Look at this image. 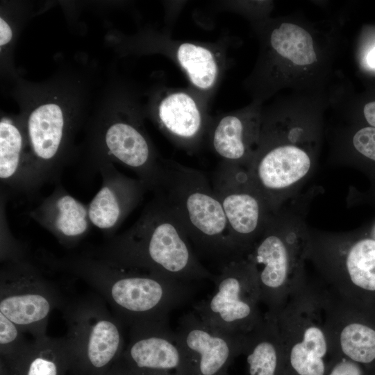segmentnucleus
I'll return each mask as SVG.
<instances>
[{
    "mask_svg": "<svg viewBox=\"0 0 375 375\" xmlns=\"http://www.w3.org/2000/svg\"><path fill=\"white\" fill-rule=\"evenodd\" d=\"M254 174L258 183L267 190L285 188L308 172L310 158L301 147L294 144L266 145L259 142Z\"/></svg>",
    "mask_w": 375,
    "mask_h": 375,
    "instance_id": "6ab92c4d",
    "label": "nucleus"
},
{
    "mask_svg": "<svg viewBox=\"0 0 375 375\" xmlns=\"http://www.w3.org/2000/svg\"><path fill=\"white\" fill-rule=\"evenodd\" d=\"M214 290L197 302L193 312L222 331L247 335L262 320L260 291L254 268L247 258L224 265L213 278Z\"/></svg>",
    "mask_w": 375,
    "mask_h": 375,
    "instance_id": "0eeeda50",
    "label": "nucleus"
},
{
    "mask_svg": "<svg viewBox=\"0 0 375 375\" xmlns=\"http://www.w3.org/2000/svg\"><path fill=\"white\" fill-rule=\"evenodd\" d=\"M96 253L122 265L193 284L213 275L199 260L182 224L155 194L137 221Z\"/></svg>",
    "mask_w": 375,
    "mask_h": 375,
    "instance_id": "7ed1b4c3",
    "label": "nucleus"
},
{
    "mask_svg": "<svg viewBox=\"0 0 375 375\" xmlns=\"http://www.w3.org/2000/svg\"><path fill=\"white\" fill-rule=\"evenodd\" d=\"M367 62L371 67L375 68V47L373 48L368 53L367 56Z\"/></svg>",
    "mask_w": 375,
    "mask_h": 375,
    "instance_id": "7c9ffc66",
    "label": "nucleus"
},
{
    "mask_svg": "<svg viewBox=\"0 0 375 375\" xmlns=\"http://www.w3.org/2000/svg\"><path fill=\"white\" fill-rule=\"evenodd\" d=\"M338 38L333 28H321L297 17L270 22L250 77L255 101L262 103L285 88L297 92H323L331 75Z\"/></svg>",
    "mask_w": 375,
    "mask_h": 375,
    "instance_id": "f257e3e1",
    "label": "nucleus"
},
{
    "mask_svg": "<svg viewBox=\"0 0 375 375\" xmlns=\"http://www.w3.org/2000/svg\"><path fill=\"white\" fill-rule=\"evenodd\" d=\"M12 33L10 27L2 18L0 19V45L8 43L11 40Z\"/></svg>",
    "mask_w": 375,
    "mask_h": 375,
    "instance_id": "c85d7f7f",
    "label": "nucleus"
},
{
    "mask_svg": "<svg viewBox=\"0 0 375 375\" xmlns=\"http://www.w3.org/2000/svg\"><path fill=\"white\" fill-rule=\"evenodd\" d=\"M1 365L3 375H65L72 369V358L65 337L47 335L33 338L15 360Z\"/></svg>",
    "mask_w": 375,
    "mask_h": 375,
    "instance_id": "aec40b11",
    "label": "nucleus"
},
{
    "mask_svg": "<svg viewBox=\"0 0 375 375\" xmlns=\"http://www.w3.org/2000/svg\"><path fill=\"white\" fill-rule=\"evenodd\" d=\"M269 314L276 325L287 375H326L333 356L325 324L324 287L305 281L278 312Z\"/></svg>",
    "mask_w": 375,
    "mask_h": 375,
    "instance_id": "39448f33",
    "label": "nucleus"
},
{
    "mask_svg": "<svg viewBox=\"0 0 375 375\" xmlns=\"http://www.w3.org/2000/svg\"><path fill=\"white\" fill-rule=\"evenodd\" d=\"M24 140L19 129L8 121L0 123L1 183L13 192L35 194L31 160L24 153Z\"/></svg>",
    "mask_w": 375,
    "mask_h": 375,
    "instance_id": "4be33fe9",
    "label": "nucleus"
},
{
    "mask_svg": "<svg viewBox=\"0 0 375 375\" xmlns=\"http://www.w3.org/2000/svg\"><path fill=\"white\" fill-rule=\"evenodd\" d=\"M326 375H368L358 364L345 358L333 356Z\"/></svg>",
    "mask_w": 375,
    "mask_h": 375,
    "instance_id": "bb28decb",
    "label": "nucleus"
},
{
    "mask_svg": "<svg viewBox=\"0 0 375 375\" xmlns=\"http://www.w3.org/2000/svg\"><path fill=\"white\" fill-rule=\"evenodd\" d=\"M176 60L194 86L206 90L214 85L218 75V66L209 49L183 42L177 48Z\"/></svg>",
    "mask_w": 375,
    "mask_h": 375,
    "instance_id": "b1692460",
    "label": "nucleus"
},
{
    "mask_svg": "<svg viewBox=\"0 0 375 375\" xmlns=\"http://www.w3.org/2000/svg\"><path fill=\"white\" fill-rule=\"evenodd\" d=\"M60 304L57 290L27 256L1 262L0 312L24 332L47 335L50 315Z\"/></svg>",
    "mask_w": 375,
    "mask_h": 375,
    "instance_id": "6e6552de",
    "label": "nucleus"
},
{
    "mask_svg": "<svg viewBox=\"0 0 375 375\" xmlns=\"http://www.w3.org/2000/svg\"><path fill=\"white\" fill-rule=\"evenodd\" d=\"M352 142L357 151L375 161V127L360 128L354 134Z\"/></svg>",
    "mask_w": 375,
    "mask_h": 375,
    "instance_id": "a878e982",
    "label": "nucleus"
},
{
    "mask_svg": "<svg viewBox=\"0 0 375 375\" xmlns=\"http://www.w3.org/2000/svg\"><path fill=\"white\" fill-rule=\"evenodd\" d=\"M281 236L270 233L254 243L246 255L257 278L260 301L274 314L306 281L296 261V251Z\"/></svg>",
    "mask_w": 375,
    "mask_h": 375,
    "instance_id": "9b49d317",
    "label": "nucleus"
},
{
    "mask_svg": "<svg viewBox=\"0 0 375 375\" xmlns=\"http://www.w3.org/2000/svg\"><path fill=\"white\" fill-rule=\"evenodd\" d=\"M363 116L367 122L375 127V100L366 103L362 108Z\"/></svg>",
    "mask_w": 375,
    "mask_h": 375,
    "instance_id": "cd10ccee",
    "label": "nucleus"
},
{
    "mask_svg": "<svg viewBox=\"0 0 375 375\" xmlns=\"http://www.w3.org/2000/svg\"><path fill=\"white\" fill-rule=\"evenodd\" d=\"M154 193L178 217L197 255L215 262L219 269L242 257L233 241L222 204L200 171L164 159L162 180Z\"/></svg>",
    "mask_w": 375,
    "mask_h": 375,
    "instance_id": "20e7f679",
    "label": "nucleus"
},
{
    "mask_svg": "<svg viewBox=\"0 0 375 375\" xmlns=\"http://www.w3.org/2000/svg\"><path fill=\"white\" fill-rule=\"evenodd\" d=\"M64 319L71 371L77 375H104L125 349L122 323L108 311L103 299L96 295L67 305Z\"/></svg>",
    "mask_w": 375,
    "mask_h": 375,
    "instance_id": "423d86ee",
    "label": "nucleus"
},
{
    "mask_svg": "<svg viewBox=\"0 0 375 375\" xmlns=\"http://www.w3.org/2000/svg\"><path fill=\"white\" fill-rule=\"evenodd\" d=\"M183 353L187 375H224L243 354L247 335L218 330L193 311L183 315L175 331Z\"/></svg>",
    "mask_w": 375,
    "mask_h": 375,
    "instance_id": "9d476101",
    "label": "nucleus"
},
{
    "mask_svg": "<svg viewBox=\"0 0 375 375\" xmlns=\"http://www.w3.org/2000/svg\"><path fill=\"white\" fill-rule=\"evenodd\" d=\"M245 179L240 165L222 161L212 182L241 256H246L252 247L261 218L260 203L255 194L243 188Z\"/></svg>",
    "mask_w": 375,
    "mask_h": 375,
    "instance_id": "ddd939ff",
    "label": "nucleus"
},
{
    "mask_svg": "<svg viewBox=\"0 0 375 375\" xmlns=\"http://www.w3.org/2000/svg\"><path fill=\"white\" fill-rule=\"evenodd\" d=\"M325 324L332 356L360 365L375 375V320L370 306L349 301L324 288Z\"/></svg>",
    "mask_w": 375,
    "mask_h": 375,
    "instance_id": "1a4fd4ad",
    "label": "nucleus"
},
{
    "mask_svg": "<svg viewBox=\"0 0 375 375\" xmlns=\"http://www.w3.org/2000/svg\"><path fill=\"white\" fill-rule=\"evenodd\" d=\"M119 360L135 375H187L183 353L169 322L131 327Z\"/></svg>",
    "mask_w": 375,
    "mask_h": 375,
    "instance_id": "f8f14e48",
    "label": "nucleus"
},
{
    "mask_svg": "<svg viewBox=\"0 0 375 375\" xmlns=\"http://www.w3.org/2000/svg\"><path fill=\"white\" fill-rule=\"evenodd\" d=\"M158 118L169 138L187 150L198 145L206 128L196 101L184 92H171L161 101Z\"/></svg>",
    "mask_w": 375,
    "mask_h": 375,
    "instance_id": "412c9836",
    "label": "nucleus"
},
{
    "mask_svg": "<svg viewBox=\"0 0 375 375\" xmlns=\"http://www.w3.org/2000/svg\"><path fill=\"white\" fill-rule=\"evenodd\" d=\"M224 375H228V374H224Z\"/></svg>",
    "mask_w": 375,
    "mask_h": 375,
    "instance_id": "2f4dec72",
    "label": "nucleus"
},
{
    "mask_svg": "<svg viewBox=\"0 0 375 375\" xmlns=\"http://www.w3.org/2000/svg\"><path fill=\"white\" fill-rule=\"evenodd\" d=\"M242 355L246 358V375H287L276 325L268 312L247 335Z\"/></svg>",
    "mask_w": 375,
    "mask_h": 375,
    "instance_id": "5701e85b",
    "label": "nucleus"
},
{
    "mask_svg": "<svg viewBox=\"0 0 375 375\" xmlns=\"http://www.w3.org/2000/svg\"><path fill=\"white\" fill-rule=\"evenodd\" d=\"M104 375H135L120 360L117 362Z\"/></svg>",
    "mask_w": 375,
    "mask_h": 375,
    "instance_id": "c756f323",
    "label": "nucleus"
},
{
    "mask_svg": "<svg viewBox=\"0 0 375 375\" xmlns=\"http://www.w3.org/2000/svg\"><path fill=\"white\" fill-rule=\"evenodd\" d=\"M28 215L67 248L79 243L91 226L88 206L71 195L60 181Z\"/></svg>",
    "mask_w": 375,
    "mask_h": 375,
    "instance_id": "a211bd4d",
    "label": "nucleus"
},
{
    "mask_svg": "<svg viewBox=\"0 0 375 375\" xmlns=\"http://www.w3.org/2000/svg\"><path fill=\"white\" fill-rule=\"evenodd\" d=\"M101 186L88 206L91 224L112 234L138 206L148 190L139 178L119 172L110 162L97 165Z\"/></svg>",
    "mask_w": 375,
    "mask_h": 375,
    "instance_id": "4468645a",
    "label": "nucleus"
},
{
    "mask_svg": "<svg viewBox=\"0 0 375 375\" xmlns=\"http://www.w3.org/2000/svg\"><path fill=\"white\" fill-rule=\"evenodd\" d=\"M262 103L254 101L222 117L212 126L210 142L222 162L240 166L257 149L263 119Z\"/></svg>",
    "mask_w": 375,
    "mask_h": 375,
    "instance_id": "f3484780",
    "label": "nucleus"
},
{
    "mask_svg": "<svg viewBox=\"0 0 375 375\" xmlns=\"http://www.w3.org/2000/svg\"><path fill=\"white\" fill-rule=\"evenodd\" d=\"M44 261L51 268L85 281L130 328L169 322L170 312L187 303L194 292L193 284L126 267L94 251L62 258L44 255Z\"/></svg>",
    "mask_w": 375,
    "mask_h": 375,
    "instance_id": "f03ea898",
    "label": "nucleus"
},
{
    "mask_svg": "<svg viewBox=\"0 0 375 375\" xmlns=\"http://www.w3.org/2000/svg\"><path fill=\"white\" fill-rule=\"evenodd\" d=\"M328 290L365 306L375 297V240L365 238L344 253L340 268L326 270Z\"/></svg>",
    "mask_w": 375,
    "mask_h": 375,
    "instance_id": "dca6fc26",
    "label": "nucleus"
},
{
    "mask_svg": "<svg viewBox=\"0 0 375 375\" xmlns=\"http://www.w3.org/2000/svg\"><path fill=\"white\" fill-rule=\"evenodd\" d=\"M103 144L107 156L130 169L155 192L163 173V160L153 151L147 137L135 125L117 122L104 132Z\"/></svg>",
    "mask_w": 375,
    "mask_h": 375,
    "instance_id": "2eb2a0df",
    "label": "nucleus"
},
{
    "mask_svg": "<svg viewBox=\"0 0 375 375\" xmlns=\"http://www.w3.org/2000/svg\"><path fill=\"white\" fill-rule=\"evenodd\" d=\"M17 325L0 312L1 363L8 364L19 356L30 342Z\"/></svg>",
    "mask_w": 375,
    "mask_h": 375,
    "instance_id": "393cba45",
    "label": "nucleus"
}]
</instances>
